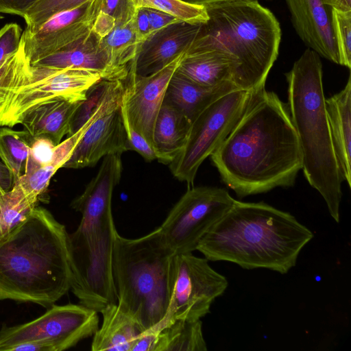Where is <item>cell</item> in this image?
Segmentation results:
<instances>
[{
  "label": "cell",
  "mask_w": 351,
  "mask_h": 351,
  "mask_svg": "<svg viewBox=\"0 0 351 351\" xmlns=\"http://www.w3.org/2000/svg\"><path fill=\"white\" fill-rule=\"evenodd\" d=\"M234 201L222 188H188L160 226L166 243L176 254L197 250L203 237Z\"/></svg>",
  "instance_id": "obj_11"
},
{
  "label": "cell",
  "mask_w": 351,
  "mask_h": 351,
  "mask_svg": "<svg viewBox=\"0 0 351 351\" xmlns=\"http://www.w3.org/2000/svg\"><path fill=\"white\" fill-rule=\"evenodd\" d=\"M121 101L110 104L88 126L62 167H93L107 155L122 154L130 150Z\"/></svg>",
  "instance_id": "obj_15"
},
{
  "label": "cell",
  "mask_w": 351,
  "mask_h": 351,
  "mask_svg": "<svg viewBox=\"0 0 351 351\" xmlns=\"http://www.w3.org/2000/svg\"><path fill=\"white\" fill-rule=\"evenodd\" d=\"M238 89L232 81L214 87L202 86L175 71L169 82L164 100L181 111L192 122L210 103Z\"/></svg>",
  "instance_id": "obj_23"
},
{
  "label": "cell",
  "mask_w": 351,
  "mask_h": 351,
  "mask_svg": "<svg viewBox=\"0 0 351 351\" xmlns=\"http://www.w3.org/2000/svg\"><path fill=\"white\" fill-rule=\"evenodd\" d=\"M101 79L86 69L32 65L18 47L0 66V126L21 124L29 111L51 99L84 101Z\"/></svg>",
  "instance_id": "obj_7"
},
{
  "label": "cell",
  "mask_w": 351,
  "mask_h": 351,
  "mask_svg": "<svg viewBox=\"0 0 351 351\" xmlns=\"http://www.w3.org/2000/svg\"><path fill=\"white\" fill-rule=\"evenodd\" d=\"M332 143L343 182L351 186V77L338 93L325 99Z\"/></svg>",
  "instance_id": "obj_20"
},
{
  "label": "cell",
  "mask_w": 351,
  "mask_h": 351,
  "mask_svg": "<svg viewBox=\"0 0 351 351\" xmlns=\"http://www.w3.org/2000/svg\"><path fill=\"white\" fill-rule=\"evenodd\" d=\"M176 254L160 227L136 239L117 234L112 271L119 306L143 330L167 315L176 280Z\"/></svg>",
  "instance_id": "obj_6"
},
{
  "label": "cell",
  "mask_w": 351,
  "mask_h": 351,
  "mask_svg": "<svg viewBox=\"0 0 351 351\" xmlns=\"http://www.w3.org/2000/svg\"><path fill=\"white\" fill-rule=\"evenodd\" d=\"M97 311L80 304H53L43 315L0 329V351H62L94 335Z\"/></svg>",
  "instance_id": "obj_10"
},
{
  "label": "cell",
  "mask_w": 351,
  "mask_h": 351,
  "mask_svg": "<svg viewBox=\"0 0 351 351\" xmlns=\"http://www.w3.org/2000/svg\"><path fill=\"white\" fill-rule=\"evenodd\" d=\"M136 11L130 0H119L113 14L116 19L115 27L102 39L112 65L125 72H128L130 64L140 49L135 38Z\"/></svg>",
  "instance_id": "obj_25"
},
{
  "label": "cell",
  "mask_w": 351,
  "mask_h": 351,
  "mask_svg": "<svg viewBox=\"0 0 351 351\" xmlns=\"http://www.w3.org/2000/svg\"><path fill=\"white\" fill-rule=\"evenodd\" d=\"M191 82L206 87H214L232 81L230 59L216 51L187 52L176 71Z\"/></svg>",
  "instance_id": "obj_26"
},
{
  "label": "cell",
  "mask_w": 351,
  "mask_h": 351,
  "mask_svg": "<svg viewBox=\"0 0 351 351\" xmlns=\"http://www.w3.org/2000/svg\"><path fill=\"white\" fill-rule=\"evenodd\" d=\"M31 64L56 69L89 70L100 73L106 80H125L128 74V72L117 69L112 65L102 39L93 32L80 42Z\"/></svg>",
  "instance_id": "obj_19"
},
{
  "label": "cell",
  "mask_w": 351,
  "mask_h": 351,
  "mask_svg": "<svg viewBox=\"0 0 351 351\" xmlns=\"http://www.w3.org/2000/svg\"><path fill=\"white\" fill-rule=\"evenodd\" d=\"M88 0H38L21 16L27 28L34 29L53 15L75 8Z\"/></svg>",
  "instance_id": "obj_31"
},
{
  "label": "cell",
  "mask_w": 351,
  "mask_h": 351,
  "mask_svg": "<svg viewBox=\"0 0 351 351\" xmlns=\"http://www.w3.org/2000/svg\"><path fill=\"white\" fill-rule=\"evenodd\" d=\"M38 0H0V13L17 15L23 12Z\"/></svg>",
  "instance_id": "obj_39"
},
{
  "label": "cell",
  "mask_w": 351,
  "mask_h": 351,
  "mask_svg": "<svg viewBox=\"0 0 351 351\" xmlns=\"http://www.w3.org/2000/svg\"><path fill=\"white\" fill-rule=\"evenodd\" d=\"M134 27L136 43L141 47L151 36L150 25L145 8L136 9Z\"/></svg>",
  "instance_id": "obj_37"
},
{
  "label": "cell",
  "mask_w": 351,
  "mask_h": 351,
  "mask_svg": "<svg viewBox=\"0 0 351 351\" xmlns=\"http://www.w3.org/2000/svg\"><path fill=\"white\" fill-rule=\"evenodd\" d=\"M121 113L130 150L136 152L147 161L156 159V156L152 146L132 126L122 106Z\"/></svg>",
  "instance_id": "obj_34"
},
{
  "label": "cell",
  "mask_w": 351,
  "mask_h": 351,
  "mask_svg": "<svg viewBox=\"0 0 351 351\" xmlns=\"http://www.w3.org/2000/svg\"><path fill=\"white\" fill-rule=\"evenodd\" d=\"M102 324L94 333L93 351H131L137 337L143 331L138 322L119 305L110 304L101 311Z\"/></svg>",
  "instance_id": "obj_24"
},
{
  "label": "cell",
  "mask_w": 351,
  "mask_h": 351,
  "mask_svg": "<svg viewBox=\"0 0 351 351\" xmlns=\"http://www.w3.org/2000/svg\"><path fill=\"white\" fill-rule=\"evenodd\" d=\"M313 238V232L288 212L263 202L235 199L203 237L197 250L208 261L285 274Z\"/></svg>",
  "instance_id": "obj_3"
},
{
  "label": "cell",
  "mask_w": 351,
  "mask_h": 351,
  "mask_svg": "<svg viewBox=\"0 0 351 351\" xmlns=\"http://www.w3.org/2000/svg\"><path fill=\"white\" fill-rule=\"evenodd\" d=\"M285 76L287 104L300 143L302 170L308 184L324 198L331 217L339 223L343 180L326 111L319 55L308 47Z\"/></svg>",
  "instance_id": "obj_5"
},
{
  "label": "cell",
  "mask_w": 351,
  "mask_h": 351,
  "mask_svg": "<svg viewBox=\"0 0 351 351\" xmlns=\"http://www.w3.org/2000/svg\"><path fill=\"white\" fill-rule=\"evenodd\" d=\"M333 35L339 56V64L351 67V11L330 8Z\"/></svg>",
  "instance_id": "obj_32"
},
{
  "label": "cell",
  "mask_w": 351,
  "mask_h": 351,
  "mask_svg": "<svg viewBox=\"0 0 351 351\" xmlns=\"http://www.w3.org/2000/svg\"><path fill=\"white\" fill-rule=\"evenodd\" d=\"M121 156L114 154L104 157L97 175L73 201L72 208L82 214L80 223L98 224L113 218L112 197L123 170Z\"/></svg>",
  "instance_id": "obj_18"
},
{
  "label": "cell",
  "mask_w": 351,
  "mask_h": 351,
  "mask_svg": "<svg viewBox=\"0 0 351 351\" xmlns=\"http://www.w3.org/2000/svg\"><path fill=\"white\" fill-rule=\"evenodd\" d=\"M82 101H47L29 111L21 124L32 137H45L57 145L69 134L73 118Z\"/></svg>",
  "instance_id": "obj_21"
},
{
  "label": "cell",
  "mask_w": 351,
  "mask_h": 351,
  "mask_svg": "<svg viewBox=\"0 0 351 351\" xmlns=\"http://www.w3.org/2000/svg\"><path fill=\"white\" fill-rule=\"evenodd\" d=\"M117 233L112 218L98 224L80 223L69 234L71 289L80 304L100 313L108 305L117 302L112 271Z\"/></svg>",
  "instance_id": "obj_8"
},
{
  "label": "cell",
  "mask_w": 351,
  "mask_h": 351,
  "mask_svg": "<svg viewBox=\"0 0 351 351\" xmlns=\"http://www.w3.org/2000/svg\"><path fill=\"white\" fill-rule=\"evenodd\" d=\"M0 181V239L21 221L34 208Z\"/></svg>",
  "instance_id": "obj_30"
},
{
  "label": "cell",
  "mask_w": 351,
  "mask_h": 351,
  "mask_svg": "<svg viewBox=\"0 0 351 351\" xmlns=\"http://www.w3.org/2000/svg\"><path fill=\"white\" fill-rule=\"evenodd\" d=\"M3 16H2L1 15H0V19H3Z\"/></svg>",
  "instance_id": "obj_43"
},
{
  "label": "cell",
  "mask_w": 351,
  "mask_h": 351,
  "mask_svg": "<svg viewBox=\"0 0 351 351\" xmlns=\"http://www.w3.org/2000/svg\"><path fill=\"white\" fill-rule=\"evenodd\" d=\"M201 24L178 21L158 31L140 47L132 60L136 73L147 75L185 53L197 36Z\"/></svg>",
  "instance_id": "obj_16"
},
{
  "label": "cell",
  "mask_w": 351,
  "mask_h": 351,
  "mask_svg": "<svg viewBox=\"0 0 351 351\" xmlns=\"http://www.w3.org/2000/svg\"><path fill=\"white\" fill-rule=\"evenodd\" d=\"M149 19L151 36L172 23L180 21L178 19L163 12L152 8H145Z\"/></svg>",
  "instance_id": "obj_38"
},
{
  "label": "cell",
  "mask_w": 351,
  "mask_h": 351,
  "mask_svg": "<svg viewBox=\"0 0 351 351\" xmlns=\"http://www.w3.org/2000/svg\"><path fill=\"white\" fill-rule=\"evenodd\" d=\"M191 125L188 117L163 101L153 130V149L160 162L169 165L182 152Z\"/></svg>",
  "instance_id": "obj_22"
},
{
  "label": "cell",
  "mask_w": 351,
  "mask_h": 351,
  "mask_svg": "<svg viewBox=\"0 0 351 351\" xmlns=\"http://www.w3.org/2000/svg\"><path fill=\"white\" fill-rule=\"evenodd\" d=\"M228 282L206 258L192 253L176 254V280L167 315L176 319L195 321L210 313L211 304L226 290Z\"/></svg>",
  "instance_id": "obj_12"
},
{
  "label": "cell",
  "mask_w": 351,
  "mask_h": 351,
  "mask_svg": "<svg viewBox=\"0 0 351 351\" xmlns=\"http://www.w3.org/2000/svg\"><path fill=\"white\" fill-rule=\"evenodd\" d=\"M293 26L308 48L339 64L333 35L330 8L322 0H285Z\"/></svg>",
  "instance_id": "obj_17"
},
{
  "label": "cell",
  "mask_w": 351,
  "mask_h": 351,
  "mask_svg": "<svg viewBox=\"0 0 351 351\" xmlns=\"http://www.w3.org/2000/svg\"><path fill=\"white\" fill-rule=\"evenodd\" d=\"M210 156L239 197L292 186L302 157L287 104L263 90Z\"/></svg>",
  "instance_id": "obj_1"
},
{
  "label": "cell",
  "mask_w": 351,
  "mask_h": 351,
  "mask_svg": "<svg viewBox=\"0 0 351 351\" xmlns=\"http://www.w3.org/2000/svg\"><path fill=\"white\" fill-rule=\"evenodd\" d=\"M204 7L208 19L186 53L221 52L231 61L232 81L239 89L265 88L281 40L274 14L258 0H228Z\"/></svg>",
  "instance_id": "obj_4"
},
{
  "label": "cell",
  "mask_w": 351,
  "mask_h": 351,
  "mask_svg": "<svg viewBox=\"0 0 351 351\" xmlns=\"http://www.w3.org/2000/svg\"><path fill=\"white\" fill-rule=\"evenodd\" d=\"M135 10L152 8L167 13L180 21L202 24L208 19L206 8L182 0H130Z\"/></svg>",
  "instance_id": "obj_29"
},
{
  "label": "cell",
  "mask_w": 351,
  "mask_h": 351,
  "mask_svg": "<svg viewBox=\"0 0 351 351\" xmlns=\"http://www.w3.org/2000/svg\"><path fill=\"white\" fill-rule=\"evenodd\" d=\"M119 2V0H104L101 9L113 15Z\"/></svg>",
  "instance_id": "obj_41"
},
{
  "label": "cell",
  "mask_w": 351,
  "mask_h": 351,
  "mask_svg": "<svg viewBox=\"0 0 351 351\" xmlns=\"http://www.w3.org/2000/svg\"><path fill=\"white\" fill-rule=\"evenodd\" d=\"M23 30L15 23H8L0 29V66L17 49Z\"/></svg>",
  "instance_id": "obj_35"
},
{
  "label": "cell",
  "mask_w": 351,
  "mask_h": 351,
  "mask_svg": "<svg viewBox=\"0 0 351 351\" xmlns=\"http://www.w3.org/2000/svg\"><path fill=\"white\" fill-rule=\"evenodd\" d=\"M265 88L238 89L218 98L193 120L182 152L169 164L172 174L192 187L204 160L230 134L247 109Z\"/></svg>",
  "instance_id": "obj_9"
},
{
  "label": "cell",
  "mask_w": 351,
  "mask_h": 351,
  "mask_svg": "<svg viewBox=\"0 0 351 351\" xmlns=\"http://www.w3.org/2000/svg\"><path fill=\"white\" fill-rule=\"evenodd\" d=\"M55 147L56 145L47 138L32 137L25 172L34 168L52 165Z\"/></svg>",
  "instance_id": "obj_33"
},
{
  "label": "cell",
  "mask_w": 351,
  "mask_h": 351,
  "mask_svg": "<svg viewBox=\"0 0 351 351\" xmlns=\"http://www.w3.org/2000/svg\"><path fill=\"white\" fill-rule=\"evenodd\" d=\"M322 2L330 8L341 11H351V0H322Z\"/></svg>",
  "instance_id": "obj_40"
},
{
  "label": "cell",
  "mask_w": 351,
  "mask_h": 351,
  "mask_svg": "<svg viewBox=\"0 0 351 351\" xmlns=\"http://www.w3.org/2000/svg\"><path fill=\"white\" fill-rule=\"evenodd\" d=\"M69 234L47 209L35 206L0 239V300L50 307L70 289Z\"/></svg>",
  "instance_id": "obj_2"
},
{
  "label": "cell",
  "mask_w": 351,
  "mask_h": 351,
  "mask_svg": "<svg viewBox=\"0 0 351 351\" xmlns=\"http://www.w3.org/2000/svg\"><path fill=\"white\" fill-rule=\"evenodd\" d=\"M104 0H88L53 15L34 29L23 31L19 49L32 64L88 36Z\"/></svg>",
  "instance_id": "obj_13"
},
{
  "label": "cell",
  "mask_w": 351,
  "mask_h": 351,
  "mask_svg": "<svg viewBox=\"0 0 351 351\" xmlns=\"http://www.w3.org/2000/svg\"><path fill=\"white\" fill-rule=\"evenodd\" d=\"M182 1L190 3H193V4L201 5L203 6H206V5L211 4V3L223 1H228V0H182Z\"/></svg>",
  "instance_id": "obj_42"
},
{
  "label": "cell",
  "mask_w": 351,
  "mask_h": 351,
  "mask_svg": "<svg viewBox=\"0 0 351 351\" xmlns=\"http://www.w3.org/2000/svg\"><path fill=\"white\" fill-rule=\"evenodd\" d=\"M32 140L25 130L19 131L0 126V158L12 178V184L25 172Z\"/></svg>",
  "instance_id": "obj_28"
},
{
  "label": "cell",
  "mask_w": 351,
  "mask_h": 351,
  "mask_svg": "<svg viewBox=\"0 0 351 351\" xmlns=\"http://www.w3.org/2000/svg\"><path fill=\"white\" fill-rule=\"evenodd\" d=\"M184 53L160 70L147 75H138L133 62L124 80L121 106L132 126L153 147V130L164 101L169 82Z\"/></svg>",
  "instance_id": "obj_14"
},
{
  "label": "cell",
  "mask_w": 351,
  "mask_h": 351,
  "mask_svg": "<svg viewBox=\"0 0 351 351\" xmlns=\"http://www.w3.org/2000/svg\"><path fill=\"white\" fill-rule=\"evenodd\" d=\"M116 25L114 16L101 9L92 27V32L101 39L105 38L113 30Z\"/></svg>",
  "instance_id": "obj_36"
},
{
  "label": "cell",
  "mask_w": 351,
  "mask_h": 351,
  "mask_svg": "<svg viewBox=\"0 0 351 351\" xmlns=\"http://www.w3.org/2000/svg\"><path fill=\"white\" fill-rule=\"evenodd\" d=\"M200 319H176L158 334L154 351H206Z\"/></svg>",
  "instance_id": "obj_27"
}]
</instances>
